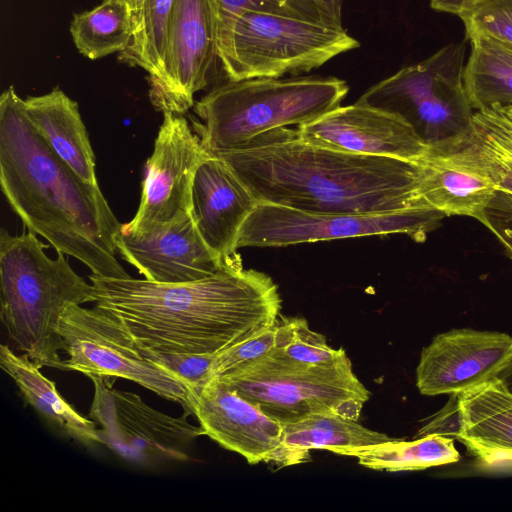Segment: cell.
<instances>
[{"instance_id":"obj_8","label":"cell","mask_w":512,"mask_h":512,"mask_svg":"<svg viewBox=\"0 0 512 512\" xmlns=\"http://www.w3.org/2000/svg\"><path fill=\"white\" fill-rule=\"evenodd\" d=\"M465 41L450 43L405 66L357 100L396 114L429 146L468 131L474 110L464 86Z\"/></svg>"},{"instance_id":"obj_18","label":"cell","mask_w":512,"mask_h":512,"mask_svg":"<svg viewBox=\"0 0 512 512\" xmlns=\"http://www.w3.org/2000/svg\"><path fill=\"white\" fill-rule=\"evenodd\" d=\"M465 133V132H464ZM429 145L417 161L423 204L445 216H469L481 223L498 185L463 134Z\"/></svg>"},{"instance_id":"obj_9","label":"cell","mask_w":512,"mask_h":512,"mask_svg":"<svg viewBox=\"0 0 512 512\" xmlns=\"http://www.w3.org/2000/svg\"><path fill=\"white\" fill-rule=\"evenodd\" d=\"M58 331L68 359L64 370L87 376L131 380L167 400L179 403L193 414V393L185 381L144 354L123 324L95 305H72L65 309Z\"/></svg>"},{"instance_id":"obj_11","label":"cell","mask_w":512,"mask_h":512,"mask_svg":"<svg viewBox=\"0 0 512 512\" xmlns=\"http://www.w3.org/2000/svg\"><path fill=\"white\" fill-rule=\"evenodd\" d=\"M88 377L94 386L89 417L100 426L102 444L144 467L188 459V446L203 431L190 424L186 414L166 415L139 395L112 388L109 377Z\"/></svg>"},{"instance_id":"obj_2","label":"cell","mask_w":512,"mask_h":512,"mask_svg":"<svg viewBox=\"0 0 512 512\" xmlns=\"http://www.w3.org/2000/svg\"><path fill=\"white\" fill-rule=\"evenodd\" d=\"M222 159L258 203L312 213H385L427 208L417 162L313 145L297 130L266 132Z\"/></svg>"},{"instance_id":"obj_5","label":"cell","mask_w":512,"mask_h":512,"mask_svg":"<svg viewBox=\"0 0 512 512\" xmlns=\"http://www.w3.org/2000/svg\"><path fill=\"white\" fill-rule=\"evenodd\" d=\"M349 91L336 77L289 76L229 80L215 86L194 111V132L210 155L242 149L258 136L310 123L340 106Z\"/></svg>"},{"instance_id":"obj_22","label":"cell","mask_w":512,"mask_h":512,"mask_svg":"<svg viewBox=\"0 0 512 512\" xmlns=\"http://www.w3.org/2000/svg\"><path fill=\"white\" fill-rule=\"evenodd\" d=\"M0 366L14 381L24 400L59 432L87 446L102 444L96 423L76 412L60 396L55 383L47 379L27 355H18L2 344Z\"/></svg>"},{"instance_id":"obj_27","label":"cell","mask_w":512,"mask_h":512,"mask_svg":"<svg viewBox=\"0 0 512 512\" xmlns=\"http://www.w3.org/2000/svg\"><path fill=\"white\" fill-rule=\"evenodd\" d=\"M132 10L133 38L128 47L118 53V59L148 72V81L156 79L162 70L167 30L173 0H126Z\"/></svg>"},{"instance_id":"obj_35","label":"cell","mask_w":512,"mask_h":512,"mask_svg":"<svg viewBox=\"0 0 512 512\" xmlns=\"http://www.w3.org/2000/svg\"><path fill=\"white\" fill-rule=\"evenodd\" d=\"M463 417L458 394H451L446 405L434 414L416 434L415 438L436 434L452 438L460 442L463 434Z\"/></svg>"},{"instance_id":"obj_23","label":"cell","mask_w":512,"mask_h":512,"mask_svg":"<svg viewBox=\"0 0 512 512\" xmlns=\"http://www.w3.org/2000/svg\"><path fill=\"white\" fill-rule=\"evenodd\" d=\"M331 452L355 457L364 467L388 472L424 470L455 463L460 458L454 439L436 434L412 441L392 439L374 445L334 448Z\"/></svg>"},{"instance_id":"obj_39","label":"cell","mask_w":512,"mask_h":512,"mask_svg":"<svg viewBox=\"0 0 512 512\" xmlns=\"http://www.w3.org/2000/svg\"><path fill=\"white\" fill-rule=\"evenodd\" d=\"M493 468H499L501 470L503 469H506V470H511L512 471V460H508V461H504V462H501L499 464H496L493 466Z\"/></svg>"},{"instance_id":"obj_13","label":"cell","mask_w":512,"mask_h":512,"mask_svg":"<svg viewBox=\"0 0 512 512\" xmlns=\"http://www.w3.org/2000/svg\"><path fill=\"white\" fill-rule=\"evenodd\" d=\"M209 156L183 114L163 112V122L146 162L141 199L123 230L170 223L192 215L196 173Z\"/></svg>"},{"instance_id":"obj_38","label":"cell","mask_w":512,"mask_h":512,"mask_svg":"<svg viewBox=\"0 0 512 512\" xmlns=\"http://www.w3.org/2000/svg\"><path fill=\"white\" fill-rule=\"evenodd\" d=\"M477 39L483 41L495 53H497L499 56H501L502 58H504L505 60H507L508 62H510L512 64V45L503 43V42L494 41V40L483 39V38H477Z\"/></svg>"},{"instance_id":"obj_7","label":"cell","mask_w":512,"mask_h":512,"mask_svg":"<svg viewBox=\"0 0 512 512\" xmlns=\"http://www.w3.org/2000/svg\"><path fill=\"white\" fill-rule=\"evenodd\" d=\"M218 380L283 426L319 414L358 421L370 398L345 352L320 364L295 363L270 352L244 371Z\"/></svg>"},{"instance_id":"obj_10","label":"cell","mask_w":512,"mask_h":512,"mask_svg":"<svg viewBox=\"0 0 512 512\" xmlns=\"http://www.w3.org/2000/svg\"><path fill=\"white\" fill-rule=\"evenodd\" d=\"M445 215L434 209L385 213H312L258 203L244 222L237 247H285L343 238L403 233L423 242Z\"/></svg>"},{"instance_id":"obj_12","label":"cell","mask_w":512,"mask_h":512,"mask_svg":"<svg viewBox=\"0 0 512 512\" xmlns=\"http://www.w3.org/2000/svg\"><path fill=\"white\" fill-rule=\"evenodd\" d=\"M217 0H173L160 75L149 82L155 109L183 114L220 63Z\"/></svg>"},{"instance_id":"obj_28","label":"cell","mask_w":512,"mask_h":512,"mask_svg":"<svg viewBox=\"0 0 512 512\" xmlns=\"http://www.w3.org/2000/svg\"><path fill=\"white\" fill-rule=\"evenodd\" d=\"M472 50L464 68V86L474 111L512 104V64L483 41L471 40Z\"/></svg>"},{"instance_id":"obj_17","label":"cell","mask_w":512,"mask_h":512,"mask_svg":"<svg viewBox=\"0 0 512 512\" xmlns=\"http://www.w3.org/2000/svg\"><path fill=\"white\" fill-rule=\"evenodd\" d=\"M512 355V337L495 331L452 329L423 348L416 369L421 394H455L492 379Z\"/></svg>"},{"instance_id":"obj_30","label":"cell","mask_w":512,"mask_h":512,"mask_svg":"<svg viewBox=\"0 0 512 512\" xmlns=\"http://www.w3.org/2000/svg\"><path fill=\"white\" fill-rule=\"evenodd\" d=\"M273 354L301 364L327 363L338 358L342 348L330 347L324 335L309 328L304 318H285L275 326Z\"/></svg>"},{"instance_id":"obj_1","label":"cell","mask_w":512,"mask_h":512,"mask_svg":"<svg viewBox=\"0 0 512 512\" xmlns=\"http://www.w3.org/2000/svg\"><path fill=\"white\" fill-rule=\"evenodd\" d=\"M96 306L115 316L144 349L206 355L278 323L281 298L267 274L227 261L185 283L89 276Z\"/></svg>"},{"instance_id":"obj_31","label":"cell","mask_w":512,"mask_h":512,"mask_svg":"<svg viewBox=\"0 0 512 512\" xmlns=\"http://www.w3.org/2000/svg\"><path fill=\"white\" fill-rule=\"evenodd\" d=\"M459 17L466 40L483 38L512 45V0H478Z\"/></svg>"},{"instance_id":"obj_24","label":"cell","mask_w":512,"mask_h":512,"mask_svg":"<svg viewBox=\"0 0 512 512\" xmlns=\"http://www.w3.org/2000/svg\"><path fill=\"white\" fill-rule=\"evenodd\" d=\"M283 440L298 464L310 459V451L374 445L394 438L370 430L356 420L337 415L319 414L283 426Z\"/></svg>"},{"instance_id":"obj_21","label":"cell","mask_w":512,"mask_h":512,"mask_svg":"<svg viewBox=\"0 0 512 512\" xmlns=\"http://www.w3.org/2000/svg\"><path fill=\"white\" fill-rule=\"evenodd\" d=\"M457 394L460 442L487 468L512 460V395L495 378Z\"/></svg>"},{"instance_id":"obj_33","label":"cell","mask_w":512,"mask_h":512,"mask_svg":"<svg viewBox=\"0 0 512 512\" xmlns=\"http://www.w3.org/2000/svg\"><path fill=\"white\" fill-rule=\"evenodd\" d=\"M144 354L185 381L190 387L194 398L210 380L209 372L215 355L156 353L147 349H144Z\"/></svg>"},{"instance_id":"obj_16","label":"cell","mask_w":512,"mask_h":512,"mask_svg":"<svg viewBox=\"0 0 512 512\" xmlns=\"http://www.w3.org/2000/svg\"><path fill=\"white\" fill-rule=\"evenodd\" d=\"M303 141L343 152L417 162L429 146L400 116L359 101L296 128Z\"/></svg>"},{"instance_id":"obj_26","label":"cell","mask_w":512,"mask_h":512,"mask_svg":"<svg viewBox=\"0 0 512 512\" xmlns=\"http://www.w3.org/2000/svg\"><path fill=\"white\" fill-rule=\"evenodd\" d=\"M463 137L498 188L512 193V104L474 111Z\"/></svg>"},{"instance_id":"obj_14","label":"cell","mask_w":512,"mask_h":512,"mask_svg":"<svg viewBox=\"0 0 512 512\" xmlns=\"http://www.w3.org/2000/svg\"><path fill=\"white\" fill-rule=\"evenodd\" d=\"M192 411L203 435L240 454L249 464H298L284 443L283 425L224 381H208L196 394Z\"/></svg>"},{"instance_id":"obj_19","label":"cell","mask_w":512,"mask_h":512,"mask_svg":"<svg viewBox=\"0 0 512 512\" xmlns=\"http://www.w3.org/2000/svg\"><path fill=\"white\" fill-rule=\"evenodd\" d=\"M192 204V216L208 247L224 262L241 259L236 252L239 232L258 201L219 157L209 154L199 167Z\"/></svg>"},{"instance_id":"obj_32","label":"cell","mask_w":512,"mask_h":512,"mask_svg":"<svg viewBox=\"0 0 512 512\" xmlns=\"http://www.w3.org/2000/svg\"><path fill=\"white\" fill-rule=\"evenodd\" d=\"M274 340L275 326L219 351L212 360L210 380L228 378L244 371L271 352Z\"/></svg>"},{"instance_id":"obj_34","label":"cell","mask_w":512,"mask_h":512,"mask_svg":"<svg viewBox=\"0 0 512 512\" xmlns=\"http://www.w3.org/2000/svg\"><path fill=\"white\" fill-rule=\"evenodd\" d=\"M482 224L498 238L512 260V193L497 190L485 210Z\"/></svg>"},{"instance_id":"obj_29","label":"cell","mask_w":512,"mask_h":512,"mask_svg":"<svg viewBox=\"0 0 512 512\" xmlns=\"http://www.w3.org/2000/svg\"><path fill=\"white\" fill-rule=\"evenodd\" d=\"M217 2L219 26L241 11L252 10L302 19L334 28H344L342 25L343 0H217Z\"/></svg>"},{"instance_id":"obj_6","label":"cell","mask_w":512,"mask_h":512,"mask_svg":"<svg viewBox=\"0 0 512 512\" xmlns=\"http://www.w3.org/2000/svg\"><path fill=\"white\" fill-rule=\"evenodd\" d=\"M360 46L345 28L245 10L218 28V54L229 80L310 72Z\"/></svg>"},{"instance_id":"obj_25","label":"cell","mask_w":512,"mask_h":512,"mask_svg":"<svg viewBox=\"0 0 512 512\" xmlns=\"http://www.w3.org/2000/svg\"><path fill=\"white\" fill-rule=\"evenodd\" d=\"M70 33L78 51L88 59L122 52L134 34L131 7L126 0H103L92 10L74 14Z\"/></svg>"},{"instance_id":"obj_3","label":"cell","mask_w":512,"mask_h":512,"mask_svg":"<svg viewBox=\"0 0 512 512\" xmlns=\"http://www.w3.org/2000/svg\"><path fill=\"white\" fill-rule=\"evenodd\" d=\"M14 88L0 97V187L28 231L93 275L127 278L114 236L121 224L101 191L86 185L45 143Z\"/></svg>"},{"instance_id":"obj_4","label":"cell","mask_w":512,"mask_h":512,"mask_svg":"<svg viewBox=\"0 0 512 512\" xmlns=\"http://www.w3.org/2000/svg\"><path fill=\"white\" fill-rule=\"evenodd\" d=\"M33 232H0L1 321L16 347L37 366L64 370L65 343L58 327L72 305L95 302L94 287L70 266L65 254L49 258Z\"/></svg>"},{"instance_id":"obj_20","label":"cell","mask_w":512,"mask_h":512,"mask_svg":"<svg viewBox=\"0 0 512 512\" xmlns=\"http://www.w3.org/2000/svg\"><path fill=\"white\" fill-rule=\"evenodd\" d=\"M30 123L49 148L84 182L100 191L88 132L76 101L58 87L22 100Z\"/></svg>"},{"instance_id":"obj_15","label":"cell","mask_w":512,"mask_h":512,"mask_svg":"<svg viewBox=\"0 0 512 512\" xmlns=\"http://www.w3.org/2000/svg\"><path fill=\"white\" fill-rule=\"evenodd\" d=\"M116 251L144 279L157 283H185L216 273L226 262L201 237L192 215L136 230L120 229Z\"/></svg>"},{"instance_id":"obj_36","label":"cell","mask_w":512,"mask_h":512,"mask_svg":"<svg viewBox=\"0 0 512 512\" xmlns=\"http://www.w3.org/2000/svg\"><path fill=\"white\" fill-rule=\"evenodd\" d=\"M477 1L478 0H430V7L437 12L460 16Z\"/></svg>"},{"instance_id":"obj_37","label":"cell","mask_w":512,"mask_h":512,"mask_svg":"<svg viewBox=\"0 0 512 512\" xmlns=\"http://www.w3.org/2000/svg\"><path fill=\"white\" fill-rule=\"evenodd\" d=\"M498 380L503 387L512 395V355L499 368L493 377Z\"/></svg>"}]
</instances>
